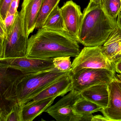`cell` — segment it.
I'll return each mask as SVG.
<instances>
[{"instance_id": "30bf717a", "label": "cell", "mask_w": 121, "mask_h": 121, "mask_svg": "<svg viewBox=\"0 0 121 121\" xmlns=\"http://www.w3.org/2000/svg\"><path fill=\"white\" fill-rule=\"evenodd\" d=\"M108 85V105L100 112L109 121H121V81L117 76Z\"/></svg>"}, {"instance_id": "4dcf8cb0", "label": "cell", "mask_w": 121, "mask_h": 121, "mask_svg": "<svg viewBox=\"0 0 121 121\" xmlns=\"http://www.w3.org/2000/svg\"><path fill=\"white\" fill-rule=\"evenodd\" d=\"M117 25L120 27L121 29V12H120L119 14L117 19Z\"/></svg>"}, {"instance_id": "8992f818", "label": "cell", "mask_w": 121, "mask_h": 121, "mask_svg": "<svg viewBox=\"0 0 121 121\" xmlns=\"http://www.w3.org/2000/svg\"><path fill=\"white\" fill-rule=\"evenodd\" d=\"M115 71L103 68H85L74 73H71L72 90L81 93L95 85H108L115 78Z\"/></svg>"}, {"instance_id": "4fadbf2b", "label": "cell", "mask_w": 121, "mask_h": 121, "mask_svg": "<svg viewBox=\"0 0 121 121\" xmlns=\"http://www.w3.org/2000/svg\"><path fill=\"white\" fill-rule=\"evenodd\" d=\"M28 74L14 68L0 66V98L4 97L17 80Z\"/></svg>"}, {"instance_id": "8fae6325", "label": "cell", "mask_w": 121, "mask_h": 121, "mask_svg": "<svg viewBox=\"0 0 121 121\" xmlns=\"http://www.w3.org/2000/svg\"><path fill=\"white\" fill-rule=\"evenodd\" d=\"M60 11L66 31L78 43V33L83 15L80 7L72 0H69L64 3Z\"/></svg>"}, {"instance_id": "d4e9b609", "label": "cell", "mask_w": 121, "mask_h": 121, "mask_svg": "<svg viewBox=\"0 0 121 121\" xmlns=\"http://www.w3.org/2000/svg\"><path fill=\"white\" fill-rule=\"evenodd\" d=\"M0 41H3L6 38L7 32L4 20L1 19H0Z\"/></svg>"}, {"instance_id": "9c48e42d", "label": "cell", "mask_w": 121, "mask_h": 121, "mask_svg": "<svg viewBox=\"0 0 121 121\" xmlns=\"http://www.w3.org/2000/svg\"><path fill=\"white\" fill-rule=\"evenodd\" d=\"M72 90L73 82L71 70L39 93L28 99L24 104L33 103L52 97L64 96Z\"/></svg>"}, {"instance_id": "2e32d148", "label": "cell", "mask_w": 121, "mask_h": 121, "mask_svg": "<svg viewBox=\"0 0 121 121\" xmlns=\"http://www.w3.org/2000/svg\"><path fill=\"white\" fill-rule=\"evenodd\" d=\"M100 46L104 55L112 62L114 58L121 51V29L117 23L113 31Z\"/></svg>"}, {"instance_id": "e0dca14e", "label": "cell", "mask_w": 121, "mask_h": 121, "mask_svg": "<svg viewBox=\"0 0 121 121\" xmlns=\"http://www.w3.org/2000/svg\"><path fill=\"white\" fill-rule=\"evenodd\" d=\"M42 28L52 30L66 31L60 8L58 5H57L49 14Z\"/></svg>"}, {"instance_id": "5b68a950", "label": "cell", "mask_w": 121, "mask_h": 121, "mask_svg": "<svg viewBox=\"0 0 121 121\" xmlns=\"http://www.w3.org/2000/svg\"><path fill=\"white\" fill-rule=\"evenodd\" d=\"M85 68L106 69L115 72V65L104 55L100 46L85 47L74 59L72 73Z\"/></svg>"}, {"instance_id": "3957f363", "label": "cell", "mask_w": 121, "mask_h": 121, "mask_svg": "<svg viewBox=\"0 0 121 121\" xmlns=\"http://www.w3.org/2000/svg\"><path fill=\"white\" fill-rule=\"evenodd\" d=\"M68 71L61 72L54 67L44 71L28 74L17 80L3 99L17 102L23 105L28 99Z\"/></svg>"}, {"instance_id": "52a82bcc", "label": "cell", "mask_w": 121, "mask_h": 121, "mask_svg": "<svg viewBox=\"0 0 121 121\" xmlns=\"http://www.w3.org/2000/svg\"><path fill=\"white\" fill-rule=\"evenodd\" d=\"M81 96V93L72 90L45 112L57 121H91L93 116L92 114L78 115L73 110L74 104Z\"/></svg>"}, {"instance_id": "f546056e", "label": "cell", "mask_w": 121, "mask_h": 121, "mask_svg": "<svg viewBox=\"0 0 121 121\" xmlns=\"http://www.w3.org/2000/svg\"><path fill=\"white\" fill-rule=\"evenodd\" d=\"M103 1V0H90L89 3L96 5H102Z\"/></svg>"}, {"instance_id": "6da1fadb", "label": "cell", "mask_w": 121, "mask_h": 121, "mask_svg": "<svg viewBox=\"0 0 121 121\" xmlns=\"http://www.w3.org/2000/svg\"><path fill=\"white\" fill-rule=\"evenodd\" d=\"M80 52L78 42L66 31L41 28L29 39L26 57L43 59L75 58Z\"/></svg>"}, {"instance_id": "4316f807", "label": "cell", "mask_w": 121, "mask_h": 121, "mask_svg": "<svg viewBox=\"0 0 121 121\" xmlns=\"http://www.w3.org/2000/svg\"><path fill=\"white\" fill-rule=\"evenodd\" d=\"M91 121H109V120L104 116L98 115H93Z\"/></svg>"}, {"instance_id": "277c9868", "label": "cell", "mask_w": 121, "mask_h": 121, "mask_svg": "<svg viewBox=\"0 0 121 121\" xmlns=\"http://www.w3.org/2000/svg\"><path fill=\"white\" fill-rule=\"evenodd\" d=\"M29 37L24 29L22 14L17 11L14 25L3 41H0V59L26 56Z\"/></svg>"}, {"instance_id": "484cf974", "label": "cell", "mask_w": 121, "mask_h": 121, "mask_svg": "<svg viewBox=\"0 0 121 121\" xmlns=\"http://www.w3.org/2000/svg\"><path fill=\"white\" fill-rule=\"evenodd\" d=\"M19 0H12L8 14H15L17 12V8Z\"/></svg>"}, {"instance_id": "cb8c5ba5", "label": "cell", "mask_w": 121, "mask_h": 121, "mask_svg": "<svg viewBox=\"0 0 121 121\" xmlns=\"http://www.w3.org/2000/svg\"><path fill=\"white\" fill-rule=\"evenodd\" d=\"M16 14L17 13L15 14H8L6 18L4 20L7 29V34L11 30L14 25L16 18Z\"/></svg>"}, {"instance_id": "7c38bea8", "label": "cell", "mask_w": 121, "mask_h": 121, "mask_svg": "<svg viewBox=\"0 0 121 121\" xmlns=\"http://www.w3.org/2000/svg\"><path fill=\"white\" fill-rule=\"evenodd\" d=\"M43 0H23L21 11L24 29L28 37L36 28L37 20Z\"/></svg>"}, {"instance_id": "603a6c76", "label": "cell", "mask_w": 121, "mask_h": 121, "mask_svg": "<svg viewBox=\"0 0 121 121\" xmlns=\"http://www.w3.org/2000/svg\"><path fill=\"white\" fill-rule=\"evenodd\" d=\"M12 0H0V19L4 20Z\"/></svg>"}, {"instance_id": "ba28073f", "label": "cell", "mask_w": 121, "mask_h": 121, "mask_svg": "<svg viewBox=\"0 0 121 121\" xmlns=\"http://www.w3.org/2000/svg\"><path fill=\"white\" fill-rule=\"evenodd\" d=\"M0 66L18 69L26 73H34L49 70L54 67L53 59L27 57L0 59Z\"/></svg>"}, {"instance_id": "83f0119b", "label": "cell", "mask_w": 121, "mask_h": 121, "mask_svg": "<svg viewBox=\"0 0 121 121\" xmlns=\"http://www.w3.org/2000/svg\"><path fill=\"white\" fill-rule=\"evenodd\" d=\"M115 72L121 74V60L115 64Z\"/></svg>"}, {"instance_id": "1f68e13d", "label": "cell", "mask_w": 121, "mask_h": 121, "mask_svg": "<svg viewBox=\"0 0 121 121\" xmlns=\"http://www.w3.org/2000/svg\"><path fill=\"white\" fill-rule=\"evenodd\" d=\"M116 76L121 81V74H116Z\"/></svg>"}, {"instance_id": "d6986e66", "label": "cell", "mask_w": 121, "mask_h": 121, "mask_svg": "<svg viewBox=\"0 0 121 121\" xmlns=\"http://www.w3.org/2000/svg\"><path fill=\"white\" fill-rule=\"evenodd\" d=\"M60 0H43L37 20L36 28L41 29L49 14L58 5Z\"/></svg>"}, {"instance_id": "5bb4252c", "label": "cell", "mask_w": 121, "mask_h": 121, "mask_svg": "<svg viewBox=\"0 0 121 121\" xmlns=\"http://www.w3.org/2000/svg\"><path fill=\"white\" fill-rule=\"evenodd\" d=\"M81 96L103 108L108 105L109 92L107 84H99L90 87L81 92Z\"/></svg>"}, {"instance_id": "ac0fdd59", "label": "cell", "mask_w": 121, "mask_h": 121, "mask_svg": "<svg viewBox=\"0 0 121 121\" xmlns=\"http://www.w3.org/2000/svg\"><path fill=\"white\" fill-rule=\"evenodd\" d=\"M102 109V107L82 96L76 101L73 105V110L75 113L81 116L92 114L100 111Z\"/></svg>"}, {"instance_id": "44dd1931", "label": "cell", "mask_w": 121, "mask_h": 121, "mask_svg": "<svg viewBox=\"0 0 121 121\" xmlns=\"http://www.w3.org/2000/svg\"><path fill=\"white\" fill-rule=\"evenodd\" d=\"M22 107L23 105L17 102L4 114L0 117V121H22Z\"/></svg>"}, {"instance_id": "7a4b0ae2", "label": "cell", "mask_w": 121, "mask_h": 121, "mask_svg": "<svg viewBox=\"0 0 121 121\" xmlns=\"http://www.w3.org/2000/svg\"><path fill=\"white\" fill-rule=\"evenodd\" d=\"M116 24L106 14L102 5L89 3L83 13L78 43L85 47L102 45Z\"/></svg>"}, {"instance_id": "ffe728a7", "label": "cell", "mask_w": 121, "mask_h": 121, "mask_svg": "<svg viewBox=\"0 0 121 121\" xmlns=\"http://www.w3.org/2000/svg\"><path fill=\"white\" fill-rule=\"evenodd\" d=\"M103 9L108 17L115 24L121 11V0H103Z\"/></svg>"}, {"instance_id": "f1b7e54d", "label": "cell", "mask_w": 121, "mask_h": 121, "mask_svg": "<svg viewBox=\"0 0 121 121\" xmlns=\"http://www.w3.org/2000/svg\"><path fill=\"white\" fill-rule=\"evenodd\" d=\"M121 60V51L118 54L117 56L114 58V59L112 60V63L115 65L118 61Z\"/></svg>"}, {"instance_id": "7402d4cb", "label": "cell", "mask_w": 121, "mask_h": 121, "mask_svg": "<svg viewBox=\"0 0 121 121\" xmlns=\"http://www.w3.org/2000/svg\"><path fill=\"white\" fill-rule=\"evenodd\" d=\"M70 56H62L53 59L54 67L60 71L66 72L70 70L72 63Z\"/></svg>"}, {"instance_id": "9a60e30c", "label": "cell", "mask_w": 121, "mask_h": 121, "mask_svg": "<svg viewBox=\"0 0 121 121\" xmlns=\"http://www.w3.org/2000/svg\"><path fill=\"white\" fill-rule=\"evenodd\" d=\"M56 97H52L33 103L23 105L22 112V121H33L42 112H45Z\"/></svg>"}]
</instances>
